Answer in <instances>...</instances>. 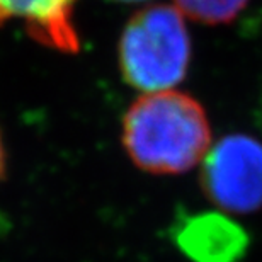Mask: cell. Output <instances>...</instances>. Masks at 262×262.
<instances>
[{"label": "cell", "mask_w": 262, "mask_h": 262, "mask_svg": "<svg viewBox=\"0 0 262 262\" xmlns=\"http://www.w3.org/2000/svg\"><path fill=\"white\" fill-rule=\"evenodd\" d=\"M172 238L191 262H238L250 244L247 230L220 209L181 218Z\"/></svg>", "instance_id": "4"}, {"label": "cell", "mask_w": 262, "mask_h": 262, "mask_svg": "<svg viewBox=\"0 0 262 262\" xmlns=\"http://www.w3.org/2000/svg\"><path fill=\"white\" fill-rule=\"evenodd\" d=\"M114 2H143V0H114Z\"/></svg>", "instance_id": "8"}, {"label": "cell", "mask_w": 262, "mask_h": 262, "mask_svg": "<svg viewBox=\"0 0 262 262\" xmlns=\"http://www.w3.org/2000/svg\"><path fill=\"white\" fill-rule=\"evenodd\" d=\"M204 107L181 91L141 94L128 107L121 143L140 170L179 176L199 165L213 145Z\"/></svg>", "instance_id": "1"}, {"label": "cell", "mask_w": 262, "mask_h": 262, "mask_svg": "<svg viewBox=\"0 0 262 262\" xmlns=\"http://www.w3.org/2000/svg\"><path fill=\"white\" fill-rule=\"evenodd\" d=\"M123 78L143 94L174 89L184 80L191 60V41L184 15L172 5L138 10L119 39Z\"/></svg>", "instance_id": "2"}, {"label": "cell", "mask_w": 262, "mask_h": 262, "mask_svg": "<svg viewBox=\"0 0 262 262\" xmlns=\"http://www.w3.org/2000/svg\"><path fill=\"white\" fill-rule=\"evenodd\" d=\"M201 187L220 211L252 213L262 206V143L230 135L213 143L201 164Z\"/></svg>", "instance_id": "3"}, {"label": "cell", "mask_w": 262, "mask_h": 262, "mask_svg": "<svg viewBox=\"0 0 262 262\" xmlns=\"http://www.w3.org/2000/svg\"><path fill=\"white\" fill-rule=\"evenodd\" d=\"M77 0H0V28L19 20L31 39L61 53H77L80 39L73 23Z\"/></svg>", "instance_id": "5"}, {"label": "cell", "mask_w": 262, "mask_h": 262, "mask_svg": "<svg viewBox=\"0 0 262 262\" xmlns=\"http://www.w3.org/2000/svg\"><path fill=\"white\" fill-rule=\"evenodd\" d=\"M5 169H7V154H5L4 138H2V133H0V181L4 179Z\"/></svg>", "instance_id": "7"}, {"label": "cell", "mask_w": 262, "mask_h": 262, "mask_svg": "<svg viewBox=\"0 0 262 262\" xmlns=\"http://www.w3.org/2000/svg\"><path fill=\"white\" fill-rule=\"evenodd\" d=\"M182 15L204 24H225L235 19L249 0H174Z\"/></svg>", "instance_id": "6"}]
</instances>
